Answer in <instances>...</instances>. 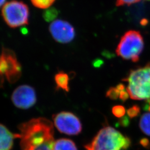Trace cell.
Returning a JSON list of instances; mask_svg holds the SVG:
<instances>
[{
    "mask_svg": "<svg viewBox=\"0 0 150 150\" xmlns=\"http://www.w3.org/2000/svg\"><path fill=\"white\" fill-rule=\"evenodd\" d=\"M144 47V40L140 33L131 30L126 32L121 38L116 49V54L123 59L137 62Z\"/></svg>",
    "mask_w": 150,
    "mask_h": 150,
    "instance_id": "277c9868",
    "label": "cell"
},
{
    "mask_svg": "<svg viewBox=\"0 0 150 150\" xmlns=\"http://www.w3.org/2000/svg\"><path fill=\"white\" fill-rule=\"evenodd\" d=\"M148 1H150V0H148Z\"/></svg>",
    "mask_w": 150,
    "mask_h": 150,
    "instance_id": "603a6c76",
    "label": "cell"
},
{
    "mask_svg": "<svg viewBox=\"0 0 150 150\" xmlns=\"http://www.w3.org/2000/svg\"><path fill=\"white\" fill-rule=\"evenodd\" d=\"M7 0H0V8L5 5L6 1Z\"/></svg>",
    "mask_w": 150,
    "mask_h": 150,
    "instance_id": "44dd1931",
    "label": "cell"
},
{
    "mask_svg": "<svg viewBox=\"0 0 150 150\" xmlns=\"http://www.w3.org/2000/svg\"><path fill=\"white\" fill-rule=\"evenodd\" d=\"M149 111H150V106L149 107Z\"/></svg>",
    "mask_w": 150,
    "mask_h": 150,
    "instance_id": "7402d4cb",
    "label": "cell"
},
{
    "mask_svg": "<svg viewBox=\"0 0 150 150\" xmlns=\"http://www.w3.org/2000/svg\"><path fill=\"white\" fill-rule=\"evenodd\" d=\"M56 0H31L32 5L41 9H47L52 5Z\"/></svg>",
    "mask_w": 150,
    "mask_h": 150,
    "instance_id": "9a60e30c",
    "label": "cell"
},
{
    "mask_svg": "<svg viewBox=\"0 0 150 150\" xmlns=\"http://www.w3.org/2000/svg\"><path fill=\"white\" fill-rule=\"evenodd\" d=\"M1 15L9 27L15 28L28 24L30 10L21 1L12 0L3 6Z\"/></svg>",
    "mask_w": 150,
    "mask_h": 150,
    "instance_id": "5b68a950",
    "label": "cell"
},
{
    "mask_svg": "<svg viewBox=\"0 0 150 150\" xmlns=\"http://www.w3.org/2000/svg\"><path fill=\"white\" fill-rule=\"evenodd\" d=\"M49 31L54 40L61 43H70L75 38L74 27L69 22L56 20L49 26Z\"/></svg>",
    "mask_w": 150,
    "mask_h": 150,
    "instance_id": "ba28073f",
    "label": "cell"
},
{
    "mask_svg": "<svg viewBox=\"0 0 150 150\" xmlns=\"http://www.w3.org/2000/svg\"><path fill=\"white\" fill-rule=\"evenodd\" d=\"M0 56L5 70L6 79L11 83L16 82L21 76L22 67L15 52L2 47Z\"/></svg>",
    "mask_w": 150,
    "mask_h": 150,
    "instance_id": "52a82bcc",
    "label": "cell"
},
{
    "mask_svg": "<svg viewBox=\"0 0 150 150\" xmlns=\"http://www.w3.org/2000/svg\"><path fill=\"white\" fill-rule=\"evenodd\" d=\"M69 76L66 73L62 71L59 72L54 76V81L57 88L69 92Z\"/></svg>",
    "mask_w": 150,
    "mask_h": 150,
    "instance_id": "8fae6325",
    "label": "cell"
},
{
    "mask_svg": "<svg viewBox=\"0 0 150 150\" xmlns=\"http://www.w3.org/2000/svg\"><path fill=\"white\" fill-rule=\"evenodd\" d=\"M53 150H77V149L72 140L61 139L54 142Z\"/></svg>",
    "mask_w": 150,
    "mask_h": 150,
    "instance_id": "7c38bea8",
    "label": "cell"
},
{
    "mask_svg": "<svg viewBox=\"0 0 150 150\" xmlns=\"http://www.w3.org/2000/svg\"><path fill=\"white\" fill-rule=\"evenodd\" d=\"M11 100L16 107L20 109H28L36 102L37 97L35 89L29 85H21L13 91Z\"/></svg>",
    "mask_w": 150,
    "mask_h": 150,
    "instance_id": "9c48e42d",
    "label": "cell"
},
{
    "mask_svg": "<svg viewBox=\"0 0 150 150\" xmlns=\"http://www.w3.org/2000/svg\"><path fill=\"white\" fill-rule=\"evenodd\" d=\"M125 89V87L123 85H118L116 87L110 88L107 92V96L112 99H116L118 97H120L121 92Z\"/></svg>",
    "mask_w": 150,
    "mask_h": 150,
    "instance_id": "2e32d148",
    "label": "cell"
},
{
    "mask_svg": "<svg viewBox=\"0 0 150 150\" xmlns=\"http://www.w3.org/2000/svg\"><path fill=\"white\" fill-rule=\"evenodd\" d=\"M5 80V77L2 72L1 65V62H0V88L2 87L4 85Z\"/></svg>",
    "mask_w": 150,
    "mask_h": 150,
    "instance_id": "ffe728a7",
    "label": "cell"
},
{
    "mask_svg": "<svg viewBox=\"0 0 150 150\" xmlns=\"http://www.w3.org/2000/svg\"><path fill=\"white\" fill-rule=\"evenodd\" d=\"M59 15V11L54 7H49L43 11L42 17L45 21L47 22L54 21Z\"/></svg>",
    "mask_w": 150,
    "mask_h": 150,
    "instance_id": "5bb4252c",
    "label": "cell"
},
{
    "mask_svg": "<svg viewBox=\"0 0 150 150\" xmlns=\"http://www.w3.org/2000/svg\"><path fill=\"white\" fill-rule=\"evenodd\" d=\"M20 138L19 134H13L0 123V150H11L15 139Z\"/></svg>",
    "mask_w": 150,
    "mask_h": 150,
    "instance_id": "30bf717a",
    "label": "cell"
},
{
    "mask_svg": "<svg viewBox=\"0 0 150 150\" xmlns=\"http://www.w3.org/2000/svg\"><path fill=\"white\" fill-rule=\"evenodd\" d=\"M131 145V141L116 129L107 126L101 129L89 144L86 150H125Z\"/></svg>",
    "mask_w": 150,
    "mask_h": 150,
    "instance_id": "7a4b0ae2",
    "label": "cell"
},
{
    "mask_svg": "<svg viewBox=\"0 0 150 150\" xmlns=\"http://www.w3.org/2000/svg\"><path fill=\"white\" fill-rule=\"evenodd\" d=\"M139 127L142 131L150 136V113H145L140 118Z\"/></svg>",
    "mask_w": 150,
    "mask_h": 150,
    "instance_id": "4fadbf2b",
    "label": "cell"
},
{
    "mask_svg": "<svg viewBox=\"0 0 150 150\" xmlns=\"http://www.w3.org/2000/svg\"><path fill=\"white\" fill-rule=\"evenodd\" d=\"M125 108L122 106H116L112 108V113L113 115L117 117H122L125 114Z\"/></svg>",
    "mask_w": 150,
    "mask_h": 150,
    "instance_id": "e0dca14e",
    "label": "cell"
},
{
    "mask_svg": "<svg viewBox=\"0 0 150 150\" xmlns=\"http://www.w3.org/2000/svg\"><path fill=\"white\" fill-rule=\"evenodd\" d=\"M139 112V107L137 106H134L132 107H131L127 110V114L130 117H134L137 116Z\"/></svg>",
    "mask_w": 150,
    "mask_h": 150,
    "instance_id": "d6986e66",
    "label": "cell"
},
{
    "mask_svg": "<svg viewBox=\"0 0 150 150\" xmlns=\"http://www.w3.org/2000/svg\"><path fill=\"white\" fill-rule=\"evenodd\" d=\"M18 129L22 150H53L54 125L48 119L33 118Z\"/></svg>",
    "mask_w": 150,
    "mask_h": 150,
    "instance_id": "6da1fadb",
    "label": "cell"
},
{
    "mask_svg": "<svg viewBox=\"0 0 150 150\" xmlns=\"http://www.w3.org/2000/svg\"><path fill=\"white\" fill-rule=\"evenodd\" d=\"M54 125L60 132L68 135H77L82 131L79 118L70 112H61L52 117Z\"/></svg>",
    "mask_w": 150,
    "mask_h": 150,
    "instance_id": "8992f818",
    "label": "cell"
},
{
    "mask_svg": "<svg viewBox=\"0 0 150 150\" xmlns=\"http://www.w3.org/2000/svg\"><path fill=\"white\" fill-rule=\"evenodd\" d=\"M126 90L135 100L150 99V64L132 71L126 79Z\"/></svg>",
    "mask_w": 150,
    "mask_h": 150,
    "instance_id": "3957f363",
    "label": "cell"
},
{
    "mask_svg": "<svg viewBox=\"0 0 150 150\" xmlns=\"http://www.w3.org/2000/svg\"><path fill=\"white\" fill-rule=\"evenodd\" d=\"M141 0H117L116 5L117 6H129L136 3H137Z\"/></svg>",
    "mask_w": 150,
    "mask_h": 150,
    "instance_id": "ac0fdd59",
    "label": "cell"
}]
</instances>
